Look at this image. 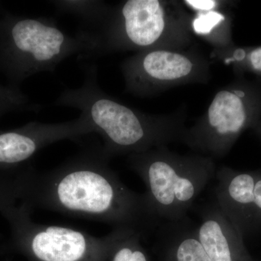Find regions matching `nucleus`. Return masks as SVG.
<instances>
[{"label":"nucleus","instance_id":"nucleus-17","mask_svg":"<svg viewBox=\"0 0 261 261\" xmlns=\"http://www.w3.org/2000/svg\"><path fill=\"white\" fill-rule=\"evenodd\" d=\"M40 105L29 102L28 98L16 89L5 88L0 86V115L13 110H27L38 112Z\"/></svg>","mask_w":261,"mask_h":261},{"label":"nucleus","instance_id":"nucleus-6","mask_svg":"<svg viewBox=\"0 0 261 261\" xmlns=\"http://www.w3.org/2000/svg\"><path fill=\"white\" fill-rule=\"evenodd\" d=\"M260 118V87L246 81H235L214 94L205 112L184 130L180 142L196 154L221 159Z\"/></svg>","mask_w":261,"mask_h":261},{"label":"nucleus","instance_id":"nucleus-15","mask_svg":"<svg viewBox=\"0 0 261 261\" xmlns=\"http://www.w3.org/2000/svg\"><path fill=\"white\" fill-rule=\"evenodd\" d=\"M211 57L230 65L238 72H247L261 75V46L232 47L214 49Z\"/></svg>","mask_w":261,"mask_h":261},{"label":"nucleus","instance_id":"nucleus-21","mask_svg":"<svg viewBox=\"0 0 261 261\" xmlns=\"http://www.w3.org/2000/svg\"><path fill=\"white\" fill-rule=\"evenodd\" d=\"M256 261H257V260H256ZM260 261H261V260H260Z\"/></svg>","mask_w":261,"mask_h":261},{"label":"nucleus","instance_id":"nucleus-16","mask_svg":"<svg viewBox=\"0 0 261 261\" xmlns=\"http://www.w3.org/2000/svg\"><path fill=\"white\" fill-rule=\"evenodd\" d=\"M142 233L135 232L122 240L113 252L109 261H153L142 245Z\"/></svg>","mask_w":261,"mask_h":261},{"label":"nucleus","instance_id":"nucleus-1","mask_svg":"<svg viewBox=\"0 0 261 261\" xmlns=\"http://www.w3.org/2000/svg\"><path fill=\"white\" fill-rule=\"evenodd\" d=\"M102 145L92 146L46 172H31L22 190L39 208L129 228L145 234L155 224L145 194L128 188L110 167Z\"/></svg>","mask_w":261,"mask_h":261},{"label":"nucleus","instance_id":"nucleus-5","mask_svg":"<svg viewBox=\"0 0 261 261\" xmlns=\"http://www.w3.org/2000/svg\"><path fill=\"white\" fill-rule=\"evenodd\" d=\"M92 48L88 32L70 35L53 18L7 16L0 21V65L15 81L53 72L73 55L86 59Z\"/></svg>","mask_w":261,"mask_h":261},{"label":"nucleus","instance_id":"nucleus-11","mask_svg":"<svg viewBox=\"0 0 261 261\" xmlns=\"http://www.w3.org/2000/svg\"><path fill=\"white\" fill-rule=\"evenodd\" d=\"M196 232L211 261H256L247 250L245 239L216 202L204 207Z\"/></svg>","mask_w":261,"mask_h":261},{"label":"nucleus","instance_id":"nucleus-13","mask_svg":"<svg viewBox=\"0 0 261 261\" xmlns=\"http://www.w3.org/2000/svg\"><path fill=\"white\" fill-rule=\"evenodd\" d=\"M193 34L203 39L214 49H224L234 45L232 39V19L227 6L192 14Z\"/></svg>","mask_w":261,"mask_h":261},{"label":"nucleus","instance_id":"nucleus-4","mask_svg":"<svg viewBox=\"0 0 261 261\" xmlns=\"http://www.w3.org/2000/svg\"><path fill=\"white\" fill-rule=\"evenodd\" d=\"M128 163L145 183L147 207L154 222H178L216 172L214 159L201 154L181 155L161 146L129 154Z\"/></svg>","mask_w":261,"mask_h":261},{"label":"nucleus","instance_id":"nucleus-9","mask_svg":"<svg viewBox=\"0 0 261 261\" xmlns=\"http://www.w3.org/2000/svg\"><path fill=\"white\" fill-rule=\"evenodd\" d=\"M94 133L83 114L73 121L47 123L32 122L18 130L0 133V165H17L59 141L76 140Z\"/></svg>","mask_w":261,"mask_h":261},{"label":"nucleus","instance_id":"nucleus-7","mask_svg":"<svg viewBox=\"0 0 261 261\" xmlns=\"http://www.w3.org/2000/svg\"><path fill=\"white\" fill-rule=\"evenodd\" d=\"M121 70L125 92L139 97L187 84H207L211 78L209 60L190 48L139 51L122 62Z\"/></svg>","mask_w":261,"mask_h":261},{"label":"nucleus","instance_id":"nucleus-20","mask_svg":"<svg viewBox=\"0 0 261 261\" xmlns=\"http://www.w3.org/2000/svg\"><path fill=\"white\" fill-rule=\"evenodd\" d=\"M252 129L256 133V135L258 136L259 138L261 140V118Z\"/></svg>","mask_w":261,"mask_h":261},{"label":"nucleus","instance_id":"nucleus-3","mask_svg":"<svg viewBox=\"0 0 261 261\" xmlns=\"http://www.w3.org/2000/svg\"><path fill=\"white\" fill-rule=\"evenodd\" d=\"M90 33L89 58L117 51L188 49L193 42L192 14L181 2L126 0L111 6L102 23Z\"/></svg>","mask_w":261,"mask_h":261},{"label":"nucleus","instance_id":"nucleus-10","mask_svg":"<svg viewBox=\"0 0 261 261\" xmlns=\"http://www.w3.org/2000/svg\"><path fill=\"white\" fill-rule=\"evenodd\" d=\"M256 171H241L222 166L216 170V204L244 239L259 233L254 219Z\"/></svg>","mask_w":261,"mask_h":261},{"label":"nucleus","instance_id":"nucleus-14","mask_svg":"<svg viewBox=\"0 0 261 261\" xmlns=\"http://www.w3.org/2000/svg\"><path fill=\"white\" fill-rule=\"evenodd\" d=\"M58 12L74 15L93 32L102 23L111 5L99 0H58L51 1Z\"/></svg>","mask_w":261,"mask_h":261},{"label":"nucleus","instance_id":"nucleus-2","mask_svg":"<svg viewBox=\"0 0 261 261\" xmlns=\"http://www.w3.org/2000/svg\"><path fill=\"white\" fill-rule=\"evenodd\" d=\"M81 87L65 89L55 106L75 108L102 137L109 159L146 152L181 140L187 128L186 107L168 114H149L129 107L104 92L98 84L97 67L85 65Z\"/></svg>","mask_w":261,"mask_h":261},{"label":"nucleus","instance_id":"nucleus-18","mask_svg":"<svg viewBox=\"0 0 261 261\" xmlns=\"http://www.w3.org/2000/svg\"><path fill=\"white\" fill-rule=\"evenodd\" d=\"M181 3L185 8L192 10L194 13L219 9L228 5V2L218 0H185Z\"/></svg>","mask_w":261,"mask_h":261},{"label":"nucleus","instance_id":"nucleus-19","mask_svg":"<svg viewBox=\"0 0 261 261\" xmlns=\"http://www.w3.org/2000/svg\"><path fill=\"white\" fill-rule=\"evenodd\" d=\"M254 219L259 232L261 231V170H257L254 186Z\"/></svg>","mask_w":261,"mask_h":261},{"label":"nucleus","instance_id":"nucleus-12","mask_svg":"<svg viewBox=\"0 0 261 261\" xmlns=\"http://www.w3.org/2000/svg\"><path fill=\"white\" fill-rule=\"evenodd\" d=\"M154 251L158 261H211L186 219L161 226Z\"/></svg>","mask_w":261,"mask_h":261},{"label":"nucleus","instance_id":"nucleus-8","mask_svg":"<svg viewBox=\"0 0 261 261\" xmlns=\"http://www.w3.org/2000/svg\"><path fill=\"white\" fill-rule=\"evenodd\" d=\"M19 219L20 245L32 261H109L117 245L137 231L114 228L97 238L74 228L34 224L27 211Z\"/></svg>","mask_w":261,"mask_h":261}]
</instances>
